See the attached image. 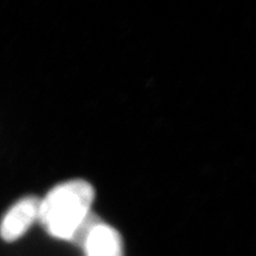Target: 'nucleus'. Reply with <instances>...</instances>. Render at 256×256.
<instances>
[{
	"label": "nucleus",
	"mask_w": 256,
	"mask_h": 256,
	"mask_svg": "<svg viewBox=\"0 0 256 256\" xmlns=\"http://www.w3.org/2000/svg\"><path fill=\"white\" fill-rule=\"evenodd\" d=\"M94 200L95 190L88 182H66L40 200L38 222L51 238L72 242L80 226L92 214Z\"/></svg>",
	"instance_id": "obj_1"
},
{
	"label": "nucleus",
	"mask_w": 256,
	"mask_h": 256,
	"mask_svg": "<svg viewBox=\"0 0 256 256\" xmlns=\"http://www.w3.org/2000/svg\"><path fill=\"white\" fill-rule=\"evenodd\" d=\"M40 198L28 196L11 206L0 223V236L4 241H18L40 220Z\"/></svg>",
	"instance_id": "obj_2"
},
{
	"label": "nucleus",
	"mask_w": 256,
	"mask_h": 256,
	"mask_svg": "<svg viewBox=\"0 0 256 256\" xmlns=\"http://www.w3.org/2000/svg\"><path fill=\"white\" fill-rule=\"evenodd\" d=\"M82 248L86 256H124L120 232L104 222L95 226Z\"/></svg>",
	"instance_id": "obj_3"
}]
</instances>
